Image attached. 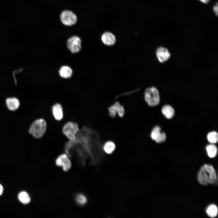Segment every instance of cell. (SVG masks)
<instances>
[{"label":"cell","mask_w":218,"mask_h":218,"mask_svg":"<svg viewBox=\"0 0 218 218\" xmlns=\"http://www.w3.org/2000/svg\"><path fill=\"white\" fill-rule=\"evenodd\" d=\"M46 127V122L44 119H38L32 124L29 128V132L35 138H39L45 134Z\"/></svg>","instance_id":"cell-1"},{"label":"cell","mask_w":218,"mask_h":218,"mask_svg":"<svg viewBox=\"0 0 218 218\" xmlns=\"http://www.w3.org/2000/svg\"><path fill=\"white\" fill-rule=\"evenodd\" d=\"M144 97L147 104L150 107L156 106L158 105L160 102V98L158 91L154 87L147 88L145 91Z\"/></svg>","instance_id":"cell-2"},{"label":"cell","mask_w":218,"mask_h":218,"mask_svg":"<svg viewBox=\"0 0 218 218\" xmlns=\"http://www.w3.org/2000/svg\"><path fill=\"white\" fill-rule=\"evenodd\" d=\"M79 131V128L77 124L73 122H68L64 126L63 133L71 140H74L76 135Z\"/></svg>","instance_id":"cell-3"},{"label":"cell","mask_w":218,"mask_h":218,"mask_svg":"<svg viewBox=\"0 0 218 218\" xmlns=\"http://www.w3.org/2000/svg\"><path fill=\"white\" fill-rule=\"evenodd\" d=\"M61 20L64 25L70 26L75 24L77 21V17L72 12L68 10L63 11L60 15Z\"/></svg>","instance_id":"cell-4"},{"label":"cell","mask_w":218,"mask_h":218,"mask_svg":"<svg viewBox=\"0 0 218 218\" xmlns=\"http://www.w3.org/2000/svg\"><path fill=\"white\" fill-rule=\"evenodd\" d=\"M108 110L109 116L112 118L115 117L117 114L120 117H123L125 113L124 106L117 101L110 106Z\"/></svg>","instance_id":"cell-5"},{"label":"cell","mask_w":218,"mask_h":218,"mask_svg":"<svg viewBox=\"0 0 218 218\" xmlns=\"http://www.w3.org/2000/svg\"><path fill=\"white\" fill-rule=\"evenodd\" d=\"M81 39L77 36L71 37L67 41L68 48L73 53H78L81 50Z\"/></svg>","instance_id":"cell-6"},{"label":"cell","mask_w":218,"mask_h":218,"mask_svg":"<svg viewBox=\"0 0 218 218\" xmlns=\"http://www.w3.org/2000/svg\"><path fill=\"white\" fill-rule=\"evenodd\" d=\"M55 164L57 166L61 167L65 171L69 170L71 166V163L68 155L64 154L59 155L56 159Z\"/></svg>","instance_id":"cell-7"},{"label":"cell","mask_w":218,"mask_h":218,"mask_svg":"<svg viewBox=\"0 0 218 218\" xmlns=\"http://www.w3.org/2000/svg\"><path fill=\"white\" fill-rule=\"evenodd\" d=\"M151 138L157 143H160L164 141L166 139V135L163 132H161L160 127L156 126L153 128L150 134Z\"/></svg>","instance_id":"cell-8"},{"label":"cell","mask_w":218,"mask_h":218,"mask_svg":"<svg viewBox=\"0 0 218 218\" xmlns=\"http://www.w3.org/2000/svg\"><path fill=\"white\" fill-rule=\"evenodd\" d=\"M197 179L201 185L206 186L209 184V173L205 164L201 167L199 171Z\"/></svg>","instance_id":"cell-9"},{"label":"cell","mask_w":218,"mask_h":218,"mask_svg":"<svg viewBox=\"0 0 218 218\" xmlns=\"http://www.w3.org/2000/svg\"><path fill=\"white\" fill-rule=\"evenodd\" d=\"M156 56L160 62L163 63L169 59L170 54L168 49L162 47L158 48L156 51Z\"/></svg>","instance_id":"cell-10"},{"label":"cell","mask_w":218,"mask_h":218,"mask_svg":"<svg viewBox=\"0 0 218 218\" xmlns=\"http://www.w3.org/2000/svg\"><path fill=\"white\" fill-rule=\"evenodd\" d=\"M103 43L107 46L113 45L116 42V38L112 33L106 32L103 33L101 37Z\"/></svg>","instance_id":"cell-11"},{"label":"cell","mask_w":218,"mask_h":218,"mask_svg":"<svg viewBox=\"0 0 218 218\" xmlns=\"http://www.w3.org/2000/svg\"><path fill=\"white\" fill-rule=\"evenodd\" d=\"M52 111L53 116L56 120L60 121L63 118V108L60 104L57 103L54 105L52 108Z\"/></svg>","instance_id":"cell-12"},{"label":"cell","mask_w":218,"mask_h":218,"mask_svg":"<svg viewBox=\"0 0 218 218\" xmlns=\"http://www.w3.org/2000/svg\"><path fill=\"white\" fill-rule=\"evenodd\" d=\"M6 103L8 108L12 111L18 109L20 105L18 99L14 97L7 98L6 100Z\"/></svg>","instance_id":"cell-13"},{"label":"cell","mask_w":218,"mask_h":218,"mask_svg":"<svg viewBox=\"0 0 218 218\" xmlns=\"http://www.w3.org/2000/svg\"><path fill=\"white\" fill-rule=\"evenodd\" d=\"M59 72L60 76L64 78H70L73 73L72 69L67 66L61 67L59 70Z\"/></svg>","instance_id":"cell-14"},{"label":"cell","mask_w":218,"mask_h":218,"mask_svg":"<svg viewBox=\"0 0 218 218\" xmlns=\"http://www.w3.org/2000/svg\"><path fill=\"white\" fill-rule=\"evenodd\" d=\"M205 165L209 173V184H213L216 182L217 179L215 170L211 165L208 164Z\"/></svg>","instance_id":"cell-15"},{"label":"cell","mask_w":218,"mask_h":218,"mask_svg":"<svg viewBox=\"0 0 218 218\" xmlns=\"http://www.w3.org/2000/svg\"><path fill=\"white\" fill-rule=\"evenodd\" d=\"M116 145L111 140L106 141L103 145V150L107 154L112 153L116 148Z\"/></svg>","instance_id":"cell-16"},{"label":"cell","mask_w":218,"mask_h":218,"mask_svg":"<svg viewBox=\"0 0 218 218\" xmlns=\"http://www.w3.org/2000/svg\"><path fill=\"white\" fill-rule=\"evenodd\" d=\"M162 112L166 118L170 119L173 116L175 112L172 107L169 105H166L162 108Z\"/></svg>","instance_id":"cell-17"},{"label":"cell","mask_w":218,"mask_h":218,"mask_svg":"<svg viewBox=\"0 0 218 218\" xmlns=\"http://www.w3.org/2000/svg\"><path fill=\"white\" fill-rule=\"evenodd\" d=\"M206 212L208 216L212 218L215 217L218 215L217 207L215 204H211L206 208Z\"/></svg>","instance_id":"cell-18"},{"label":"cell","mask_w":218,"mask_h":218,"mask_svg":"<svg viewBox=\"0 0 218 218\" xmlns=\"http://www.w3.org/2000/svg\"><path fill=\"white\" fill-rule=\"evenodd\" d=\"M206 150L208 156L211 158L215 157L217 153L216 147L213 144L207 145L206 147Z\"/></svg>","instance_id":"cell-19"},{"label":"cell","mask_w":218,"mask_h":218,"mask_svg":"<svg viewBox=\"0 0 218 218\" xmlns=\"http://www.w3.org/2000/svg\"><path fill=\"white\" fill-rule=\"evenodd\" d=\"M18 198L19 201L24 204H28L31 201L29 195L27 192L24 191L21 192L19 193Z\"/></svg>","instance_id":"cell-20"},{"label":"cell","mask_w":218,"mask_h":218,"mask_svg":"<svg viewBox=\"0 0 218 218\" xmlns=\"http://www.w3.org/2000/svg\"><path fill=\"white\" fill-rule=\"evenodd\" d=\"M75 200L76 203L80 206H83L87 202L86 197L82 194H78L75 197Z\"/></svg>","instance_id":"cell-21"},{"label":"cell","mask_w":218,"mask_h":218,"mask_svg":"<svg viewBox=\"0 0 218 218\" xmlns=\"http://www.w3.org/2000/svg\"><path fill=\"white\" fill-rule=\"evenodd\" d=\"M207 139L210 143L213 144L216 143L218 140V134L216 131L209 133L207 135Z\"/></svg>","instance_id":"cell-22"},{"label":"cell","mask_w":218,"mask_h":218,"mask_svg":"<svg viewBox=\"0 0 218 218\" xmlns=\"http://www.w3.org/2000/svg\"><path fill=\"white\" fill-rule=\"evenodd\" d=\"M218 3H216L213 7V11L217 16H218Z\"/></svg>","instance_id":"cell-23"},{"label":"cell","mask_w":218,"mask_h":218,"mask_svg":"<svg viewBox=\"0 0 218 218\" xmlns=\"http://www.w3.org/2000/svg\"><path fill=\"white\" fill-rule=\"evenodd\" d=\"M3 190V187L2 185L0 184V196L2 194Z\"/></svg>","instance_id":"cell-24"},{"label":"cell","mask_w":218,"mask_h":218,"mask_svg":"<svg viewBox=\"0 0 218 218\" xmlns=\"http://www.w3.org/2000/svg\"><path fill=\"white\" fill-rule=\"evenodd\" d=\"M201 2L204 4H207L209 2L210 0H199Z\"/></svg>","instance_id":"cell-25"}]
</instances>
